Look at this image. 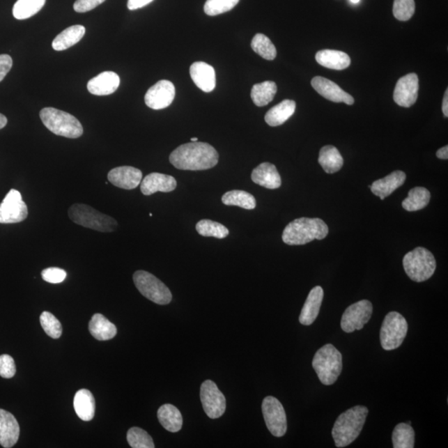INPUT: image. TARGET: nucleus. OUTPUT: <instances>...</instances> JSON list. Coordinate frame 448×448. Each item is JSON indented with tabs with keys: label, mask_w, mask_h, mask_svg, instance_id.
I'll list each match as a JSON object with an SVG mask.
<instances>
[{
	"label": "nucleus",
	"mask_w": 448,
	"mask_h": 448,
	"mask_svg": "<svg viewBox=\"0 0 448 448\" xmlns=\"http://www.w3.org/2000/svg\"><path fill=\"white\" fill-rule=\"evenodd\" d=\"M169 162L181 171H206L219 163V154L210 144L190 142L176 148L169 155Z\"/></svg>",
	"instance_id": "f257e3e1"
},
{
	"label": "nucleus",
	"mask_w": 448,
	"mask_h": 448,
	"mask_svg": "<svg viewBox=\"0 0 448 448\" xmlns=\"http://www.w3.org/2000/svg\"><path fill=\"white\" fill-rule=\"evenodd\" d=\"M430 199L431 194L427 189L416 187L408 192V197L402 203V206L408 212L419 211L428 206Z\"/></svg>",
	"instance_id": "2f4dec72"
},
{
	"label": "nucleus",
	"mask_w": 448,
	"mask_h": 448,
	"mask_svg": "<svg viewBox=\"0 0 448 448\" xmlns=\"http://www.w3.org/2000/svg\"><path fill=\"white\" fill-rule=\"evenodd\" d=\"M373 313L372 303L362 300L348 307L341 318V328L346 333L354 332L364 328L371 320Z\"/></svg>",
	"instance_id": "f8f14e48"
},
{
	"label": "nucleus",
	"mask_w": 448,
	"mask_h": 448,
	"mask_svg": "<svg viewBox=\"0 0 448 448\" xmlns=\"http://www.w3.org/2000/svg\"><path fill=\"white\" fill-rule=\"evenodd\" d=\"M393 447L394 448L415 447V430L408 424H399L394 429L392 435Z\"/></svg>",
	"instance_id": "c9c22d12"
},
{
	"label": "nucleus",
	"mask_w": 448,
	"mask_h": 448,
	"mask_svg": "<svg viewBox=\"0 0 448 448\" xmlns=\"http://www.w3.org/2000/svg\"><path fill=\"white\" fill-rule=\"evenodd\" d=\"M222 202L227 206H238L247 210H254L256 206L254 195L243 190H231L222 197Z\"/></svg>",
	"instance_id": "72a5a7b5"
},
{
	"label": "nucleus",
	"mask_w": 448,
	"mask_h": 448,
	"mask_svg": "<svg viewBox=\"0 0 448 448\" xmlns=\"http://www.w3.org/2000/svg\"><path fill=\"white\" fill-rule=\"evenodd\" d=\"M120 77L114 72H103L88 82L89 93L95 95H108L114 93L120 86Z\"/></svg>",
	"instance_id": "412c9836"
},
{
	"label": "nucleus",
	"mask_w": 448,
	"mask_h": 448,
	"mask_svg": "<svg viewBox=\"0 0 448 448\" xmlns=\"http://www.w3.org/2000/svg\"><path fill=\"white\" fill-rule=\"evenodd\" d=\"M204 412L212 419H219L226 410V399L214 381H204L200 388Z\"/></svg>",
	"instance_id": "ddd939ff"
},
{
	"label": "nucleus",
	"mask_w": 448,
	"mask_h": 448,
	"mask_svg": "<svg viewBox=\"0 0 448 448\" xmlns=\"http://www.w3.org/2000/svg\"><path fill=\"white\" fill-rule=\"evenodd\" d=\"M312 88L325 99L333 102H343L353 105L355 100L334 82L323 77H315L311 80Z\"/></svg>",
	"instance_id": "dca6fc26"
},
{
	"label": "nucleus",
	"mask_w": 448,
	"mask_h": 448,
	"mask_svg": "<svg viewBox=\"0 0 448 448\" xmlns=\"http://www.w3.org/2000/svg\"><path fill=\"white\" fill-rule=\"evenodd\" d=\"M415 12V0H394L393 13L399 21L410 20Z\"/></svg>",
	"instance_id": "79ce46f5"
},
{
	"label": "nucleus",
	"mask_w": 448,
	"mask_h": 448,
	"mask_svg": "<svg viewBox=\"0 0 448 448\" xmlns=\"http://www.w3.org/2000/svg\"><path fill=\"white\" fill-rule=\"evenodd\" d=\"M176 97V88L171 82L162 80L147 91L145 102L153 110H162L171 105Z\"/></svg>",
	"instance_id": "4468645a"
},
{
	"label": "nucleus",
	"mask_w": 448,
	"mask_h": 448,
	"mask_svg": "<svg viewBox=\"0 0 448 448\" xmlns=\"http://www.w3.org/2000/svg\"><path fill=\"white\" fill-rule=\"evenodd\" d=\"M128 442L133 448H154L153 439L142 428L134 427L128 432Z\"/></svg>",
	"instance_id": "58836bf2"
},
{
	"label": "nucleus",
	"mask_w": 448,
	"mask_h": 448,
	"mask_svg": "<svg viewBox=\"0 0 448 448\" xmlns=\"http://www.w3.org/2000/svg\"><path fill=\"white\" fill-rule=\"evenodd\" d=\"M105 1L106 0H77L73 8L77 13H86L94 10Z\"/></svg>",
	"instance_id": "a18cd8bd"
},
{
	"label": "nucleus",
	"mask_w": 448,
	"mask_h": 448,
	"mask_svg": "<svg viewBox=\"0 0 448 448\" xmlns=\"http://www.w3.org/2000/svg\"><path fill=\"white\" fill-rule=\"evenodd\" d=\"M89 330L91 336L98 341L111 340L117 333L116 325L99 313L91 317Z\"/></svg>",
	"instance_id": "a878e982"
},
{
	"label": "nucleus",
	"mask_w": 448,
	"mask_h": 448,
	"mask_svg": "<svg viewBox=\"0 0 448 448\" xmlns=\"http://www.w3.org/2000/svg\"><path fill=\"white\" fill-rule=\"evenodd\" d=\"M13 66V60L10 55H0V82L4 79Z\"/></svg>",
	"instance_id": "49530a36"
},
{
	"label": "nucleus",
	"mask_w": 448,
	"mask_h": 448,
	"mask_svg": "<svg viewBox=\"0 0 448 448\" xmlns=\"http://www.w3.org/2000/svg\"><path fill=\"white\" fill-rule=\"evenodd\" d=\"M437 157L441 160L448 159V146L441 148L437 151Z\"/></svg>",
	"instance_id": "09e8293b"
},
{
	"label": "nucleus",
	"mask_w": 448,
	"mask_h": 448,
	"mask_svg": "<svg viewBox=\"0 0 448 448\" xmlns=\"http://www.w3.org/2000/svg\"><path fill=\"white\" fill-rule=\"evenodd\" d=\"M176 187L175 178L160 173H151L144 178L141 183V193L146 196L157 192H172Z\"/></svg>",
	"instance_id": "a211bd4d"
},
{
	"label": "nucleus",
	"mask_w": 448,
	"mask_h": 448,
	"mask_svg": "<svg viewBox=\"0 0 448 448\" xmlns=\"http://www.w3.org/2000/svg\"><path fill=\"white\" fill-rule=\"evenodd\" d=\"M70 219L82 227L101 233H111L118 227L116 220L84 203L73 204L68 210Z\"/></svg>",
	"instance_id": "423d86ee"
},
{
	"label": "nucleus",
	"mask_w": 448,
	"mask_h": 448,
	"mask_svg": "<svg viewBox=\"0 0 448 448\" xmlns=\"http://www.w3.org/2000/svg\"><path fill=\"white\" fill-rule=\"evenodd\" d=\"M239 0H207L203 10L208 16H216L232 10Z\"/></svg>",
	"instance_id": "ea45409f"
},
{
	"label": "nucleus",
	"mask_w": 448,
	"mask_h": 448,
	"mask_svg": "<svg viewBox=\"0 0 448 448\" xmlns=\"http://www.w3.org/2000/svg\"><path fill=\"white\" fill-rule=\"evenodd\" d=\"M46 0H18L13 8V15L19 20L31 18L45 6Z\"/></svg>",
	"instance_id": "f704fd0d"
},
{
	"label": "nucleus",
	"mask_w": 448,
	"mask_h": 448,
	"mask_svg": "<svg viewBox=\"0 0 448 448\" xmlns=\"http://www.w3.org/2000/svg\"><path fill=\"white\" fill-rule=\"evenodd\" d=\"M153 0H128V7L130 10H136L148 6Z\"/></svg>",
	"instance_id": "de8ad7c7"
},
{
	"label": "nucleus",
	"mask_w": 448,
	"mask_h": 448,
	"mask_svg": "<svg viewBox=\"0 0 448 448\" xmlns=\"http://www.w3.org/2000/svg\"><path fill=\"white\" fill-rule=\"evenodd\" d=\"M442 112L446 117L448 116V90L445 91V98L442 101Z\"/></svg>",
	"instance_id": "8fccbe9b"
},
{
	"label": "nucleus",
	"mask_w": 448,
	"mask_h": 448,
	"mask_svg": "<svg viewBox=\"0 0 448 448\" xmlns=\"http://www.w3.org/2000/svg\"><path fill=\"white\" fill-rule=\"evenodd\" d=\"M297 104L293 100H284L278 105L270 109L265 116V121L270 126H278L284 124L293 116Z\"/></svg>",
	"instance_id": "c85d7f7f"
},
{
	"label": "nucleus",
	"mask_w": 448,
	"mask_h": 448,
	"mask_svg": "<svg viewBox=\"0 0 448 448\" xmlns=\"http://www.w3.org/2000/svg\"><path fill=\"white\" fill-rule=\"evenodd\" d=\"M351 2L354 3H357L360 2V0H351Z\"/></svg>",
	"instance_id": "864d4df0"
},
{
	"label": "nucleus",
	"mask_w": 448,
	"mask_h": 448,
	"mask_svg": "<svg viewBox=\"0 0 448 448\" xmlns=\"http://www.w3.org/2000/svg\"><path fill=\"white\" fill-rule=\"evenodd\" d=\"M190 76L195 85L204 93H210L216 86V74L211 65L196 62L191 65Z\"/></svg>",
	"instance_id": "aec40b11"
},
{
	"label": "nucleus",
	"mask_w": 448,
	"mask_h": 448,
	"mask_svg": "<svg viewBox=\"0 0 448 448\" xmlns=\"http://www.w3.org/2000/svg\"><path fill=\"white\" fill-rule=\"evenodd\" d=\"M318 162L326 173H334L341 171L343 160L337 147L326 146L321 148Z\"/></svg>",
	"instance_id": "7c9ffc66"
},
{
	"label": "nucleus",
	"mask_w": 448,
	"mask_h": 448,
	"mask_svg": "<svg viewBox=\"0 0 448 448\" xmlns=\"http://www.w3.org/2000/svg\"><path fill=\"white\" fill-rule=\"evenodd\" d=\"M368 413L366 407L357 405L338 417L332 429V437L337 447L349 446L359 437Z\"/></svg>",
	"instance_id": "f03ea898"
},
{
	"label": "nucleus",
	"mask_w": 448,
	"mask_h": 448,
	"mask_svg": "<svg viewBox=\"0 0 448 448\" xmlns=\"http://www.w3.org/2000/svg\"><path fill=\"white\" fill-rule=\"evenodd\" d=\"M29 210L20 191L11 190L0 203V224H18L27 219Z\"/></svg>",
	"instance_id": "9b49d317"
},
{
	"label": "nucleus",
	"mask_w": 448,
	"mask_h": 448,
	"mask_svg": "<svg viewBox=\"0 0 448 448\" xmlns=\"http://www.w3.org/2000/svg\"><path fill=\"white\" fill-rule=\"evenodd\" d=\"M196 231L203 237L223 239L228 236L229 230L224 225L210 219H202L196 224Z\"/></svg>",
	"instance_id": "e433bc0d"
},
{
	"label": "nucleus",
	"mask_w": 448,
	"mask_h": 448,
	"mask_svg": "<svg viewBox=\"0 0 448 448\" xmlns=\"http://www.w3.org/2000/svg\"><path fill=\"white\" fill-rule=\"evenodd\" d=\"M157 417L163 428L171 433L180 431L183 426L181 412L172 404H164L159 408Z\"/></svg>",
	"instance_id": "c756f323"
},
{
	"label": "nucleus",
	"mask_w": 448,
	"mask_h": 448,
	"mask_svg": "<svg viewBox=\"0 0 448 448\" xmlns=\"http://www.w3.org/2000/svg\"><path fill=\"white\" fill-rule=\"evenodd\" d=\"M405 180V173L396 171L383 179L373 182L371 189L373 194L380 197L381 200H384L386 197L389 196L394 191L401 187Z\"/></svg>",
	"instance_id": "b1692460"
},
{
	"label": "nucleus",
	"mask_w": 448,
	"mask_h": 448,
	"mask_svg": "<svg viewBox=\"0 0 448 448\" xmlns=\"http://www.w3.org/2000/svg\"><path fill=\"white\" fill-rule=\"evenodd\" d=\"M86 29L82 25H73L69 27L54 38L53 42V49L56 51L67 50L84 37Z\"/></svg>",
	"instance_id": "cd10ccee"
},
{
	"label": "nucleus",
	"mask_w": 448,
	"mask_h": 448,
	"mask_svg": "<svg viewBox=\"0 0 448 448\" xmlns=\"http://www.w3.org/2000/svg\"><path fill=\"white\" fill-rule=\"evenodd\" d=\"M142 172L140 169L132 167H121L112 169L108 173V180L118 188L134 190L141 185Z\"/></svg>",
	"instance_id": "f3484780"
},
{
	"label": "nucleus",
	"mask_w": 448,
	"mask_h": 448,
	"mask_svg": "<svg viewBox=\"0 0 448 448\" xmlns=\"http://www.w3.org/2000/svg\"><path fill=\"white\" fill-rule=\"evenodd\" d=\"M324 298V291L320 286H315L309 293L304 304L299 321L303 325H311L319 315Z\"/></svg>",
	"instance_id": "4be33fe9"
},
{
	"label": "nucleus",
	"mask_w": 448,
	"mask_h": 448,
	"mask_svg": "<svg viewBox=\"0 0 448 448\" xmlns=\"http://www.w3.org/2000/svg\"><path fill=\"white\" fill-rule=\"evenodd\" d=\"M133 281L139 291L158 305H168L172 301L171 291L153 274L142 271L134 273Z\"/></svg>",
	"instance_id": "6e6552de"
},
{
	"label": "nucleus",
	"mask_w": 448,
	"mask_h": 448,
	"mask_svg": "<svg viewBox=\"0 0 448 448\" xmlns=\"http://www.w3.org/2000/svg\"><path fill=\"white\" fill-rule=\"evenodd\" d=\"M43 279L52 284H59L67 277V272L59 268H49L42 272Z\"/></svg>",
	"instance_id": "37998d69"
},
{
	"label": "nucleus",
	"mask_w": 448,
	"mask_h": 448,
	"mask_svg": "<svg viewBox=\"0 0 448 448\" xmlns=\"http://www.w3.org/2000/svg\"><path fill=\"white\" fill-rule=\"evenodd\" d=\"M20 428L18 421L10 412L0 408V445L14 447L19 440Z\"/></svg>",
	"instance_id": "6ab92c4d"
},
{
	"label": "nucleus",
	"mask_w": 448,
	"mask_h": 448,
	"mask_svg": "<svg viewBox=\"0 0 448 448\" xmlns=\"http://www.w3.org/2000/svg\"><path fill=\"white\" fill-rule=\"evenodd\" d=\"M191 142H196L198 141V138L197 137H193L190 139Z\"/></svg>",
	"instance_id": "603ef678"
},
{
	"label": "nucleus",
	"mask_w": 448,
	"mask_h": 448,
	"mask_svg": "<svg viewBox=\"0 0 448 448\" xmlns=\"http://www.w3.org/2000/svg\"><path fill=\"white\" fill-rule=\"evenodd\" d=\"M312 367L323 385H332L341 376L342 355L332 343H327L317 350L312 360Z\"/></svg>",
	"instance_id": "20e7f679"
},
{
	"label": "nucleus",
	"mask_w": 448,
	"mask_h": 448,
	"mask_svg": "<svg viewBox=\"0 0 448 448\" xmlns=\"http://www.w3.org/2000/svg\"><path fill=\"white\" fill-rule=\"evenodd\" d=\"M419 77L416 73H410L403 76L396 84L394 100L399 106L410 107L415 105L419 95Z\"/></svg>",
	"instance_id": "2eb2a0df"
},
{
	"label": "nucleus",
	"mask_w": 448,
	"mask_h": 448,
	"mask_svg": "<svg viewBox=\"0 0 448 448\" xmlns=\"http://www.w3.org/2000/svg\"><path fill=\"white\" fill-rule=\"evenodd\" d=\"M74 408L79 419L88 422L93 420L95 411V402L93 394L88 389L77 391L74 397Z\"/></svg>",
	"instance_id": "bb28decb"
},
{
	"label": "nucleus",
	"mask_w": 448,
	"mask_h": 448,
	"mask_svg": "<svg viewBox=\"0 0 448 448\" xmlns=\"http://www.w3.org/2000/svg\"><path fill=\"white\" fill-rule=\"evenodd\" d=\"M7 123H8V120L6 118V116H4L3 115L0 114V130L3 129V128H6Z\"/></svg>",
	"instance_id": "3c124183"
},
{
	"label": "nucleus",
	"mask_w": 448,
	"mask_h": 448,
	"mask_svg": "<svg viewBox=\"0 0 448 448\" xmlns=\"http://www.w3.org/2000/svg\"><path fill=\"white\" fill-rule=\"evenodd\" d=\"M408 323L399 312L387 314L380 330V343L383 349L394 350L402 345L408 333Z\"/></svg>",
	"instance_id": "1a4fd4ad"
},
{
	"label": "nucleus",
	"mask_w": 448,
	"mask_h": 448,
	"mask_svg": "<svg viewBox=\"0 0 448 448\" xmlns=\"http://www.w3.org/2000/svg\"><path fill=\"white\" fill-rule=\"evenodd\" d=\"M277 91L275 82L267 81L252 86L251 98L256 106L264 107L272 101Z\"/></svg>",
	"instance_id": "473e14b6"
},
{
	"label": "nucleus",
	"mask_w": 448,
	"mask_h": 448,
	"mask_svg": "<svg viewBox=\"0 0 448 448\" xmlns=\"http://www.w3.org/2000/svg\"><path fill=\"white\" fill-rule=\"evenodd\" d=\"M252 49L256 54L266 60H273L277 56L276 47L264 34H256L251 43Z\"/></svg>",
	"instance_id": "4c0bfd02"
},
{
	"label": "nucleus",
	"mask_w": 448,
	"mask_h": 448,
	"mask_svg": "<svg viewBox=\"0 0 448 448\" xmlns=\"http://www.w3.org/2000/svg\"><path fill=\"white\" fill-rule=\"evenodd\" d=\"M262 410L269 432L273 436L284 437L287 430V421L284 408L279 400L268 396L263 399Z\"/></svg>",
	"instance_id": "9d476101"
},
{
	"label": "nucleus",
	"mask_w": 448,
	"mask_h": 448,
	"mask_svg": "<svg viewBox=\"0 0 448 448\" xmlns=\"http://www.w3.org/2000/svg\"><path fill=\"white\" fill-rule=\"evenodd\" d=\"M16 365L14 359L8 355H0V376L10 378L15 376Z\"/></svg>",
	"instance_id": "c03bdc74"
},
{
	"label": "nucleus",
	"mask_w": 448,
	"mask_h": 448,
	"mask_svg": "<svg viewBox=\"0 0 448 448\" xmlns=\"http://www.w3.org/2000/svg\"><path fill=\"white\" fill-rule=\"evenodd\" d=\"M40 323L43 330L51 338L59 339L62 336V325L52 313L43 311L40 316Z\"/></svg>",
	"instance_id": "a19ab883"
},
{
	"label": "nucleus",
	"mask_w": 448,
	"mask_h": 448,
	"mask_svg": "<svg viewBox=\"0 0 448 448\" xmlns=\"http://www.w3.org/2000/svg\"><path fill=\"white\" fill-rule=\"evenodd\" d=\"M316 60L321 66L339 71L349 68L351 63L349 55L337 50L319 51L316 55Z\"/></svg>",
	"instance_id": "393cba45"
},
{
	"label": "nucleus",
	"mask_w": 448,
	"mask_h": 448,
	"mask_svg": "<svg viewBox=\"0 0 448 448\" xmlns=\"http://www.w3.org/2000/svg\"><path fill=\"white\" fill-rule=\"evenodd\" d=\"M40 118L43 125L56 136L77 139L84 134V128L75 116L58 109L43 108Z\"/></svg>",
	"instance_id": "39448f33"
},
{
	"label": "nucleus",
	"mask_w": 448,
	"mask_h": 448,
	"mask_svg": "<svg viewBox=\"0 0 448 448\" xmlns=\"http://www.w3.org/2000/svg\"><path fill=\"white\" fill-rule=\"evenodd\" d=\"M403 265L408 277L417 282L428 280L437 267L432 252L421 247L408 252L404 256Z\"/></svg>",
	"instance_id": "0eeeda50"
},
{
	"label": "nucleus",
	"mask_w": 448,
	"mask_h": 448,
	"mask_svg": "<svg viewBox=\"0 0 448 448\" xmlns=\"http://www.w3.org/2000/svg\"><path fill=\"white\" fill-rule=\"evenodd\" d=\"M252 180L255 184L269 190L280 188L281 180L275 165L265 162L256 167L252 173Z\"/></svg>",
	"instance_id": "5701e85b"
},
{
	"label": "nucleus",
	"mask_w": 448,
	"mask_h": 448,
	"mask_svg": "<svg viewBox=\"0 0 448 448\" xmlns=\"http://www.w3.org/2000/svg\"><path fill=\"white\" fill-rule=\"evenodd\" d=\"M328 233V226L323 219L300 217L287 224L282 241L291 246L305 245L315 239L323 240Z\"/></svg>",
	"instance_id": "7ed1b4c3"
}]
</instances>
